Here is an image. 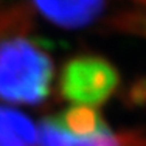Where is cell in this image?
<instances>
[{
    "label": "cell",
    "mask_w": 146,
    "mask_h": 146,
    "mask_svg": "<svg viewBox=\"0 0 146 146\" xmlns=\"http://www.w3.org/2000/svg\"><path fill=\"white\" fill-rule=\"evenodd\" d=\"M20 30L0 36V98L36 106L50 95L53 62L39 44Z\"/></svg>",
    "instance_id": "6da1fadb"
},
{
    "label": "cell",
    "mask_w": 146,
    "mask_h": 146,
    "mask_svg": "<svg viewBox=\"0 0 146 146\" xmlns=\"http://www.w3.org/2000/svg\"><path fill=\"white\" fill-rule=\"evenodd\" d=\"M117 68L101 56H76L65 62L59 78L62 98L73 106H101L117 90Z\"/></svg>",
    "instance_id": "7a4b0ae2"
},
{
    "label": "cell",
    "mask_w": 146,
    "mask_h": 146,
    "mask_svg": "<svg viewBox=\"0 0 146 146\" xmlns=\"http://www.w3.org/2000/svg\"><path fill=\"white\" fill-rule=\"evenodd\" d=\"M40 146H146V131L115 132L106 124L86 134L65 129L56 117L45 118L39 126Z\"/></svg>",
    "instance_id": "3957f363"
},
{
    "label": "cell",
    "mask_w": 146,
    "mask_h": 146,
    "mask_svg": "<svg viewBox=\"0 0 146 146\" xmlns=\"http://www.w3.org/2000/svg\"><path fill=\"white\" fill-rule=\"evenodd\" d=\"M45 19L64 28L92 23L104 9V0H33Z\"/></svg>",
    "instance_id": "277c9868"
},
{
    "label": "cell",
    "mask_w": 146,
    "mask_h": 146,
    "mask_svg": "<svg viewBox=\"0 0 146 146\" xmlns=\"http://www.w3.org/2000/svg\"><path fill=\"white\" fill-rule=\"evenodd\" d=\"M0 146H37L36 129L30 118L0 106Z\"/></svg>",
    "instance_id": "5b68a950"
}]
</instances>
